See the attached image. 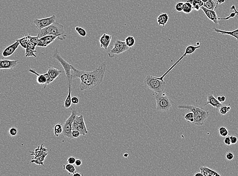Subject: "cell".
Returning a JSON list of instances; mask_svg holds the SVG:
<instances>
[{"label":"cell","instance_id":"cell-1","mask_svg":"<svg viewBox=\"0 0 238 176\" xmlns=\"http://www.w3.org/2000/svg\"><path fill=\"white\" fill-rule=\"evenodd\" d=\"M106 64L104 62L92 71L79 70L74 68L72 78L80 79L79 88L81 91H88L102 84L106 72Z\"/></svg>","mask_w":238,"mask_h":176},{"label":"cell","instance_id":"cell-2","mask_svg":"<svg viewBox=\"0 0 238 176\" xmlns=\"http://www.w3.org/2000/svg\"><path fill=\"white\" fill-rule=\"evenodd\" d=\"M48 35L56 36L57 39L61 41L65 40L67 37L64 26L57 22L38 32L37 36L39 38Z\"/></svg>","mask_w":238,"mask_h":176},{"label":"cell","instance_id":"cell-3","mask_svg":"<svg viewBox=\"0 0 238 176\" xmlns=\"http://www.w3.org/2000/svg\"><path fill=\"white\" fill-rule=\"evenodd\" d=\"M179 109H187L194 114V120L193 124L197 126H203L207 121L209 116V113L203 107L193 105H179Z\"/></svg>","mask_w":238,"mask_h":176},{"label":"cell","instance_id":"cell-4","mask_svg":"<svg viewBox=\"0 0 238 176\" xmlns=\"http://www.w3.org/2000/svg\"><path fill=\"white\" fill-rule=\"evenodd\" d=\"M144 82L147 88L155 93H164L166 85V83L164 80H160L158 77L148 75L145 77Z\"/></svg>","mask_w":238,"mask_h":176},{"label":"cell","instance_id":"cell-5","mask_svg":"<svg viewBox=\"0 0 238 176\" xmlns=\"http://www.w3.org/2000/svg\"><path fill=\"white\" fill-rule=\"evenodd\" d=\"M153 96L156 101L157 111L162 112H166L170 111L172 107L173 101L170 99L168 96H166L164 93H153Z\"/></svg>","mask_w":238,"mask_h":176},{"label":"cell","instance_id":"cell-6","mask_svg":"<svg viewBox=\"0 0 238 176\" xmlns=\"http://www.w3.org/2000/svg\"><path fill=\"white\" fill-rule=\"evenodd\" d=\"M52 57L54 59H56L59 62L61 65H62L63 68H64V71L65 72L66 78L68 82L69 86H72V74L71 73V71L73 70L74 67L71 65L66 62L61 56L59 52V49L56 48L54 49V51L52 54Z\"/></svg>","mask_w":238,"mask_h":176},{"label":"cell","instance_id":"cell-7","mask_svg":"<svg viewBox=\"0 0 238 176\" xmlns=\"http://www.w3.org/2000/svg\"><path fill=\"white\" fill-rule=\"evenodd\" d=\"M72 113L69 117L66 120L65 123L63 125V137L68 138L69 139H72L73 137L72 136V133L73 131L72 125L75 118L77 116L78 113L75 110L71 109Z\"/></svg>","mask_w":238,"mask_h":176},{"label":"cell","instance_id":"cell-8","mask_svg":"<svg viewBox=\"0 0 238 176\" xmlns=\"http://www.w3.org/2000/svg\"><path fill=\"white\" fill-rule=\"evenodd\" d=\"M200 48V46L197 45H188L186 47V49L185 50V52H184V54H183L182 56H181V57H180V59H178L177 62H176L174 64H173V65H172L171 67H170V68L168 69V71H166V72L165 73L163 74V75H162V76L158 77V78L160 79V80H163V78H165V76L166 75H168V74L174 68L176 67V65L179 63L181 61L182 59H184V57H186V56L188 55H191L194 53L195 51H196L197 49H199Z\"/></svg>","mask_w":238,"mask_h":176},{"label":"cell","instance_id":"cell-9","mask_svg":"<svg viewBox=\"0 0 238 176\" xmlns=\"http://www.w3.org/2000/svg\"><path fill=\"white\" fill-rule=\"evenodd\" d=\"M73 130H78L80 132L81 135H85L88 134V132L85 125V121L83 115L77 116L74 120L72 125Z\"/></svg>","mask_w":238,"mask_h":176},{"label":"cell","instance_id":"cell-10","mask_svg":"<svg viewBox=\"0 0 238 176\" xmlns=\"http://www.w3.org/2000/svg\"><path fill=\"white\" fill-rule=\"evenodd\" d=\"M28 37L29 39V42L28 44V46L26 50L25 56L26 57H36V54H35L37 51L35 50L36 46H37V44L39 41V37L37 36H32L28 34Z\"/></svg>","mask_w":238,"mask_h":176},{"label":"cell","instance_id":"cell-11","mask_svg":"<svg viewBox=\"0 0 238 176\" xmlns=\"http://www.w3.org/2000/svg\"><path fill=\"white\" fill-rule=\"evenodd\" d=\"M56 17L55 15H53L51 17L44 18H36L34 20L36 28L38 29H43L47 26H50L53 23H56Z\"/></svg>","mask_w":238,"mask_h":176},{"label":"cell","instance_id":"cell-12","mask_svg":"<svg viewBox=\"0 0 238 176\" xmlns=\"http://www.w3.org/2000/svg\"><path fill=\"white\" fill-rule=\"evenodd\" d=\"M130 48L126 44L125 41L117 40L114 42L113 47L110 51L109 54H121L129 50Z\"/></svg>","mask_w":238,"mask_h":176},{"label":"cell","instance_id":"cell-13","mask_svg":"<svg viewBox=\"0 0 238 176\" xmlns=\"http://www.w3.org/2000/svg\"><path fill=\"white\" fill-rule=\"evenodd\" d=\"M56 39H57L56 36H52V35H48L42 37L39 39L37 47H46L51 43L53 42Z\"/></svg>","mask_w":238,"mask_h":176},{"label":"cell","instance_id":"cell-14","mask_svg":"<svg viewBox=\"0 0 238 176\" xmlns=\"http://www.w3.org/2000/svg\"><path fill=\"white\" fill-rule=\"evenodd\" d=\"M19 60H6L1 59L0 60V69L1 70H11L17 67L19 64Z\"/></svg>","mask_w":238,"mask_h":176},{"label":"cell","instance_id":"cell-15","mask_svg":"<svg viewBox=\"0 0 238 176\" xmlns=\"http://www.w3.org/2000/svg\"><path fill=\"white\" fill-rule=\"evenodd\" d=\"M20 45L19 42L16 40L14 43L7 46L5 49H4L3 51L2 52V56L4 57H8L12 56L15 51L17 50Z\"/></svg>","mask_w":238,"mask_h":176},{"label":"cell","instance_id":"cell-16","mask_svg":"<svg viewBox=\"0 0 238 176\" xmlns=\"http://www.w3.org/2000/svg\"><path fill=\"white\" fill-rule=\"evenodd\" d=\"M201 9L204 12L207 17L211 20L212 22H213L216 25L218 24V17H217V14L215 11V10H211L208 9L206 8L205 7L202 6L201 7Z\"/></svg>","mask_w":238,"mask_h":176},{"label":"cell","instance_id":"cell-17","mask_svg":"<svg viewBox=\"0 0 238 176\" xmlns=\"http://www.w3.org/2000/svg\"><path fill=\"white\" fill-rule=\"evenodd\" d=\"M112 40V36L107 34H104L99 38V43L100 47L103 48L107 50Z\"/></svg>","mask_w":238,"mask_h":176},{"label":"cell","instance_id":"cell-18","mask_svg":"<svg viewBox=\"0 0 238 176\" xmlns=\"http://www.w3.org/2000/svg\"><path fill=\"white\" fill-rule=\"evenodd\" d=\"M200 170L204 176H220L217 171L212 170L211 168L206 166H201L200 168Z\"/></svg>","mask_w":238,"mask_h":176},{"label":"cell","instance_id":"cell-19","mask_svg":"<svg viewBox=\"0 0 238 176\" xmlns=\"http://www.w3.org/2000/svg\"><path fill=\"white\" fill-rule=\"evenodd\" d=\"M210 105L215 108H219L222 106L221 103H220L213 95H209L207 96V101L205 105Z\"/></svg>","mask_w":238,"mask_h":176},{"label":"cell","instance_id":"cell-20","mask_svg":"<svg viewBox=\"0 0 238 176\" xmlns=\"http://www.w3.org/2000/svg\"><path fill=\"white\" fill-rule=\"evenodd\" d=\"M47 73L49 74L52 81H53L62 73V71L60 70H57V68H56L54 67H50L48 68Z\"/></svg>","mask_w":238,"mask_h":176},{"label":"cell","instance_id":"cell-21","mask_svg":"<svg viewBox=\"0 0 238 176\" xmlns=\"http://www.w3.org/2000/svg\"><path fill=\"white\" fill-rule=\"evenodd\" d=\"M31 155L35 156L33 158H35L48 153V150L45 147H44L43 144H42L41 146H38L37 148L35 149L34 151L31 152Z\"/></svg>","mask_w":238,"mask_h":176},{"label":"cell","instance_id":"cell-22","mask_svg":"<svg viewBox=\"0 0 238 176\" xmlns=\"http://www.w3.org/2000/svg\"><path fill=\"white\" fill-rule=\"evenodd\" d=\"M29 71L32 73L34 74L37 76V81L38 83L39 84L44 85L45 84L46 82H47V79L46 78L45 76L44 75V74H39L36 72V71L35 70L32 69V68L29 69Z\"/></svg>","mask_w":238,"mask_h":176},{"label":"cell","instance_id":"cell-23","mask_svg":"<svg viewBox=\"0 0 238 176\" xmlns=\"http://www.w3.org/2000/svg\"><path fill=\"white\" fill-rule=\"evenodd\" d=\"M169 15L166 13H161L157 17V22L158 26L164 27L169 21Z\"/></svg>","mask_w":238,"mask_h":176},{"label":"cell","instance_id":"cell-24","mask_svg":"<svg viewBox=\"0 0 238 176\" xmlns=\"http://www.w3.org/2000/svg\"><path fill=\"white\" fill-rule=\"evenodd\" d=\"M214 31L217 33H220L222 35H227L232 36V37L235 38L238 42V28L237 29H235L234 31H226L218 29L216 28H214Z\"/></svg>","mask_w":238,"mask_h":176},{"label":"cell","instance_id":"cell-25","mask_svg":"<svg viewBox=\"0 0 238 176\" xmlns=\"http://www.w3.org/2000/svg\"><path fill=\"white\" fill-rule=\"evenodd\" d=\"M185 2H188L193 5L194 10L199 11L203 6L204 3L201 0H184Z\"/></svg>","mask_w":238,"mask_h":176},{"label":"cell","instance_id":"cell-26","mask_svg":"<svg viewBox=\"0 0 238 176\" xmlns=\"http://www.w3.org/2000/svg\"><path fill=\"white\" fill-rule=\"evenodd\" d=\"M71 86H69L68 94L64 101V108L68 109L72 105V97H71Z\"/></svg>","mask_w":238,"mask_h":176},{"label":"cell","instance_id":"cell-27","mask_svg":"<svg viewBox=\"0 0 238 176\" xmlns=\"http://www.w3.org/2000/svg\"><path fill=\"white\" fill-rule=\"evenodd\" d=\"M48 155V153L44 154V155L40 156L37 157L36 158H33L31 160L30 163H35L36 165H42L43 166H44V162L45 159L46 157Z\"/></svg>","mask_w":238,"mask_h":176},{"label":"cell","instance_id":"cell-28","mask_svg":"<svg viewBox=\"0 0 238 176\" xmlns=\"http://www.w3.org/2000/svg\"><path fill=\"white\" fill-rule=\"evenodd\" d=\"M16 40L19 42L20 45L23 48L26 49L28 44H29V42L28 34H26L23 37L20 38V39H17Z\"/></svg>","mask_w":238,"mask_h":176},{"label":"cell","instance_id":"cell-29","mask_svg":"<svg viewBox=\"0 0 238 176\" xmlns=\"http://www.w3.org/2000/svg\"><path fill=\"white\" fill-rule=\"evenodd\" d=\"M217 4L213 0H208L207 2L204 3L203 6L209 10H215L217 7Z\"/></svg>","mask_w":238,"mask_h":176},{"label":"cell","instance_id":"cell-30","mask_svg":"<svg viewBox=\"0 0 238 176\" xmlns=\"http://www.w3.org/2000/svg\"><path fill=\"white\" fill-rule=\"evenodd\" d=\"M194 10L193 5H191L189 2H185L183 6L182 12L185 14H189Z\"/></svg>","mask_w":238,"mask_h":176},{"label":"cell","instance_id":"cell-31","mask_svg":"<svg viewBox=\"0 0 238 176\" xmlns=\"http://www.w3.org/2000/svg\"><path fill=\"white\" fill-rule=\"evenodd\" d=\"M64 170H66L69 174H73L76 171V168L74 165L68 163L66 165H63Z\"/></svg>","mask_w":238,"mask_h":176},{"label":"cell","instance_id":"cell-32","mask_svg":"<svg viewBox=\"0 0 238 176\" xmlns=\"http://www.w3.org/2000/svg\"><path fill=\"white\" fill-rule=\"evenodd\" d=\"M63 126L60 123H58L56 124L54 126V135L56 137H59V135L63 134Z\"/></svg>","mask_w":238,"mask_h":176},{"label":"cell","instance_id":"cell-33","mask_svg":"<svg viewBox=\"0 0 238 176\" xmlns=\"http://www.w3.org/2000/svg\"><path fill=\"white\" fill-rule=\"evenodd\" d=\"M124 41H125L126 44L130 48L132 47L133 46H134V45L135 44V39L134 38L133 36H128L126 38Z\"/></svg>","mask_w":238,"mask_h":176},{"label":"cell","instance_id":"cell-34","mask_svg":"<svg viewBox=\"0 0 238 176\" xmlns=\"http://www.w3.org/2000/svg\"><path fill=\"white\" fill-rule=\"evenodd\" d=\"M75 31L82 37H85L87 35V32L81 26H77L75 28Z\"/></svg>","mask_w":238,"mask_h":176},{"label":"cell","instance_id":"cell-35","mask_svg":"<svg viewBox=\"0 0 238 176\" xmlns=\"http://www.w3.org/2000/svg\"><path fill=\"white\" fill-rule=\"evenodd\" d=\"M230 110V107L228 105L221 106L219 108V112L222 115H224L227 113Z\"/></svg>","mask_w":238,"mask_h":176},{"label":"cell","instance_id":"cell-36","mask_svg":"<svg viewBox=\"0 0 238 176\" xmlns=\"http://www.w3.org/2000/svg\"><path fill=\"white\" fill-rule=\"evenodd\" d=\"M184 119L188 121L193 123L194 122V114L192 112H189L186 113L184 116Z\"/></svg>","mask_w":238,"mask_h":176},{"label":"cell","instance_id":"cell-37","mask_svg":"<svg viewBox=\"0 0 238 176\" xmlns=\"http://www.w3.org/2000/svg\"><path fill=\"white\" fill-rule=\"evenodd\" d=\"M218 132L220 136L222 137H225L227 136L228 134V131L226 127L224 126H221L218 129Z\"/></svg>","mask_w":238,"mask_h":176},{"label":"cell","instance_id":"cell-38","mask_svg":"<svg viewBox=\"0 0 238 176\" xmlns=\"http://www.w3.org/2000/svg\"><path fill=\"white\" fill-rule=\"evenodd\" d=\"M184 3L182 2H178L176 4L175 6V10L178 12H182L183 10V6Z\"/></svg>","mask_w":238,"mask_h":176},{"label":"cell","instance_id":"cell-39","mask_svg":"<svg viewBox=\"0 0 238 176\" xmlns=\"http://www.w3.org/2000/svg\"><path fill=\"white\" fill-rule=\"evenodd\" d=\"M9 133L12 137H15L18 134V129L16 127H11L9 131Z\"/></svg>","mask_w":238,"mask_h":176},{"label":"cell","instance_id":"cell-40","mask_svg":"<svg viewBox=\"0 0 238 176\" xmlns=\"http://www.w3.org/2000/svg\"><path fill=\"white\" fill-rule=\"evenodd\" d=\"M44 75L45 76L46 78L47 79V82H46V83L44 85V88H46V86H47L48 85H49L50 84L51 82H52V80L51 79L50 77L49 76V74L47 73H46L44 74Z\"/></svg>","mask_w":238,"mask_h":176},{"label":"cell","instance_id":"cell-41","mask_svg":"<svg viewBox=\"0 0 238 176\" xmlns=\"http://www.w3.org/2000/svg\"><path fill=\"white\" fill-rule=\"evenodd\" d=\"M233 158H234V155H233V154L232 152H228L225 154V158L228 161L232 160L233 159Z\"/></svg>","mask_w":238,"mask_h":176},{"label":"cell","instance_id":"cell-42","mask_svg":"<svg viewBox=\"0 0 238 176\" xmlns=\"http://www.w3.org/2000/svg\"><path fill=\"white\" fill-rule=\"evenodd\" d=\"M76 159L75 158V157L70 156L68 157V159H67V162L70 164H72V165H74L76 162Z\"/></svg>","mask_w":238,"mask_h":176},{"label":"cell","instance_id":"cell-43","mask_svg":"<svg viewBox=\"0 0 238 176\" xmlns=\"http://www.w3.org/2000/svg\"><path fill=\"white\" fill-rule=\"evenodd\" d=\"M72 135L74 138H78L80 135H80V132H79V131H78V130H73V131H72Z\"/></svg>","mask_w":238,"mask_h":176},{"label":"cell","instance_id":"cell-44","mask_svg":"<svg viewBox=\"0 0 238 176\" xmlns=\"http://www.w3.org/2000/svg\"><path fill=\"white\" fill-rule=\"evenodd\" d=\"M224 143L225 144V145L230 146L232 145V143H231V140L230 139V136H227L225 137V138L224 139Z\"/></svg>","mask_w":238,"mask_h":176},{"label":"cell","instance_id":"cell-45","mask_svg":"<svg viewBox=\"0 0 238 176\" xmlns=\"http://www.w3.org/2000/svg\"><path fill=\"white\" fill-rule=\"evenodd\" d=\"M72 103L74 105L78 104L79 103V99L78 97L76 96H74L72 97Z\"/></svg>","mask_w":238,"mask_h":176},{"label":"cell","instance_id":"cell-46","mask_svg":"<svg viewBox=\"0 0 238 176\" xmlns=\"http://www.w3.org/2000/svg\"><path fill=\"white\" fill-rule=\"evenodd\" d=\"M230 140H231L232 144H233V145L236 144L238 142V138L236 136H234V135H230Z\"/></svg>","mask_w":238,"mask_h":176},{"label":"cell","instance_id":"cell-47","mask_svg":"<svg viewBox=\"0 0 238 176\" xmlns=\"http://www.w3.org/2000/svg\"><path fill=\"white\" fill-rule=\"evenodd\" d=\"M217 99L220 103H223L226 100V97L224 96H217Z\"/></svg>","mask_w":238,"mask_h":176},{"label":"cell","instance_id":"cell-48","mask_svg":"<svg viewBox=\"0 0 238 176\" xmlns=\"http://www.w3.org/2000/svg\"><path fill=\"white\" fill-rule=\"evenodd\" d=\"M82 164V161L81 159H76V162H75V165L77 166H80V165H81Z\"/></svg>","mask_w":238,"mask_h":176},{"label":"cell","instance_id":"cell-49","mask_svg":"<svg viewBox=\"0 0 238 176\" xmlns=\"http://www.w3.org/2000/svg\"><path fill=\"white\" fill-rule=\"evenodd\" d=\"M72 175H73V176H83V174H81V173H79V172H77V171H76V172H75V173H74V174H72Z\"/></svg>","mask_w":238,"mask_h":176},{"label":"cell","instance_id":"cell-50","mask_svg":"<svg viewBox=\"0 0 238 176\" xmlns=\"http://www.w3.org/2000/svg\"><path fill=\"white\" fill-rule=\"evenodd\" d=\"M225 2V0H217V4H220Z\"/></svg>","mask_w":238,"mask_h":176},{"label":"cell","instance_id":"cell-51","mask_svg":"<svg viewBox=\"0 0 238 176\" xmlns=\"http://www.w3.org/2000/svg\"><path fill=\"white\" fill-rule=\"evenodd\" d=\"M194 176H203V174H202V173L200 172V173H196L194 174Z\"/></svg>","mask_w":238,"mask_h":176},{"label":"cell","instance_id":"cell-52","mask_svg":"<svg viewBox=\"0 0 238 176\" xmlns=\"http://www.w3.org/2000/svg\"><path fill=\"white\" fill-rule=\"evenodd\" d=\"M128 155H129V154L126 153H124V157H128Z\"/></svg>","mask_w":238,"mask_h":176},{"label":"cell","instance_id":"cell-53","mask_svg":"<svg viewBox=\"0 0 238 176\" xmlns=\"http://www.w3.org/2000/svg\"><path fill=\"white\" fill-rule=\"evenodd\" d=\"M201 1H202V2H203V3H206V2H207V1H208V0H201Z\"/></svg>","mask_w":238,"mask_h":176},{"label":"cell","instance_id":"cell-54","mask_svg":"<svg viewBox=\"0 0 238 176\" xmlns=\"http://www.w3.org/2000/svg\"><path fill=\"white\" fill-rule=\"evenodd\" d=\"M200 43L199 42L196 43V45L200 46Z\"/></svg>","mask_w":238,"mask_h":176},{"label":"cell","instance_id":"cell-55","mask_svg":"<svg viewBox=\"0 0 238 176\" xmlns=\"http://www.w3.org/2000/svg\"><path fill=\"white\" fill-rule=\"evenodd\" d=\"M87 1H90V0H87Z\"/></svg>","mask_w":238,"mask_h":176}]
</instances>
